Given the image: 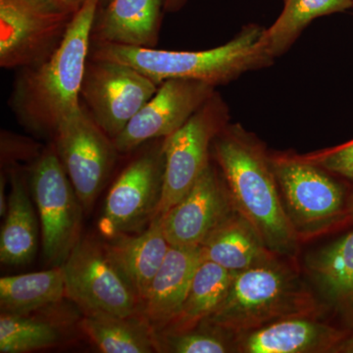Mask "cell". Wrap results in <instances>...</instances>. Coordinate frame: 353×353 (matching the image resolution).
Segmentation results:
<instances>
[{
  "mask_svg": "<svg viewBox=\"0 0 353 353\" xmlns=\"http://www.w3.org/2000/svg\"><path fill=\"white\" fill-rule=\"evenodd\" d=\"M99 4L101 0H87L57 50L43 61L23 68L11 105L28 129L53 134L62 120L83 108L81 88Z\"/></svg>",
  "mask_w": 353,
  "mask_h": 353,
  "instance_id": "1",
  "label": "cell"
},
{
  "mask_svg": "<svg viewBox=\"0 0 353 353\" xmlns=\"http://www.w3.org/2000/svg\"><path fill=\"white\" fill-rule=\"evenodd\" d=\"M212 145L236 212L272 252L296 259L301 239L287 214L271 157L263 146L240 129H223Z\"/></svg>",
  "mask_w": 353,
  "mask_h": 353,
  "instance_id": "2",
  "label": "cell"
},
{
  "mask_svg": "<svg viewBox=\"0 0 353 353\" xmlns=\"http://www.w3.org/2000/svg\"><path fill=\"white\" fill-rule=\"evenodd\" d=\"M326 308L283 257L234 274L227 296L202 323L232 339L292 318L316 317Z\"/></svg>",
  "mask_w": 353,
  "mask_h": 353,
  "instance_id": "3",
  "label": "cell"
},
{
  "mask_svg": "<svg viewBox=\"0 0 353 353\" xmlns=\"http://www.w3.org/2000/svg\"><path fill=\"white\" fill-rule=\"evenodd\" d=\"M262 32L259 28H248L224 46L202 51L158 50L95 43L90 57L129 65L158 85L169 79H190L215 87L270 58L262 44Z\"/></svg>",
  "mask_w": 353,
  "mask_h": 353,
  "instance_id": "4",
  "label": "cell"
},
{
  "mask_svg": "<svg viewBox=\"0 0 353 353\" xmlns=\"http://www.w3.org/2000/svg\"><path fill=\"white\" fill-rule=\"evenodd\" d=\"M285 211L301 241L338 232L350 190L305 158L271 157Z\"/></svg>",
  "mask_w": 353,
  "mask_h": 353,
  "instance_id": "5",
  "label": "cell"
},
{
  "mask_svg": "<svg viewBox=\"0 0 353 353\" xmlns=\"http://www.w3.org/2000/svg\"><path fill=\"white\" fill-rule=\"evenodd\" d=\"M61 267L65 296L78 304L85 314H143L138 296L109 256L103 243L82 236Z\"/></svg>",
  "mask_w": 353,
  "mask_h": 353,
  "instance_id": "6",
  "label": "cell"
},
{
  "mask_svg": "<svg viewBox=\"0 0 353 353\" xmlns=\"http://www.w3.org/2000/svg\"><path fill=\"white\" fill-rule=\"evenodd\" d=\"M31 185L44 259L53 266H61L82 238L83 208L53 145L32 165Z\"/></svg>",
  "mask_w": 353,
  "mask_h": 353,
  "instance_id": "7",
  "label": "cell"
},
{
  "mask_svg": "<svg viewBox=\"0 0 353 353\" xmlns=\"http://www.w3.org/2000/svg\"><path fill=\"white\" fill-rule=\"evenodd\" d=\"M74 15L48 0H0V66L26 68L43 61Z\"/></svg>",
  "mask_w": 353,
  "mask_h": 353,
  "instance_id": "8",
  "label": "cell"
},
{
  "mask_svg": "<svg viewBox=\"0 0 353 353\" xmlns=\"http://www.w3.org/2000/svg\"><path fill=\"white\" fill-rule=\"evenodd\" d=\"M162 143L128 165L106 197L99 231L108 239L145 231L159 216L163 192Z\"/></svg>",
  "mask_w": 353,
  "mask_h": 353,
  "instance_id": "9",
  "label": "cell"
},
{
  "mask_svg": "<svg viewBox=\"0 0 353 353\" xmlns=\"http://www.w3.org/2000/svg\"><path fill=\"white\" fill-rule=\"evenodd\" d=\"M159 87L129 65L112 60H88L81 97L92 119L112 139L150 101Z\"/></svg>",
  "mask_w": 353,
  "mask_h": 353,
  "instance_id": "10",
  "label": "cell"
},
{
  "mask_svg": "<svg viewBox=\"0 0 353 353\" xmlns=\"http://www.w3.org/2000/svg\"><path fill=\"white\" fill-rule=\"evenodd\" d=\"M55 152L83 209L90 210L108 182L118 150L85 108L65 118L53 132Z\"/></svg>",
  "mask_w": 353,
  "mask_h": 353,
  "instance_id": "11",
  "label": "cell"
},
{
  "mask_svg": "<svg viewBox=\"0 0 353 353\" xmlns=\"http://www.w3.org/2000/svg\"><path fill=\"white\" fill-rule=\"evenodd\" d=\"M225 114L214 95L178 131L162 141L163 192L159 216L183 199L208 169L210 146L224 129Z\"/></svg>",
  "mask_w": 353,
  "mask_h": 353,
  "instance_id": "12",
  "label": "cell"
},
{
  "mask_svg": "<svg viewBox=\"0 0 353 353\" xmlns=\"http://www.w3.org/2000/svg\"><path fill=\"white\" fill-rule=\"evenodd\" d=\"M214 85L190 79H169L114 139L118 152L126 154L145 141L165 139L178 131L213 97Z\"/></svg>",
  "mask_w": 353,
  "mask_h": 353,
  "instance_id": "13",
  "label": "cell"
},
{
  "mask_svg": "<svg viewBox=\"0 0 353 353\" xmlns=\"http://www.w3.org/2000/svg\"><path fill=\"white\" fill-rule=\"evenodd\" d=\"M236 212L224 178L209 165L190 192L161 216L170 245L201 246Z\"/></svg>",
  "mask_w": 353,
  "mask_h": 353,
  "instance_id": "14",
  "label": "cell"
},
{
  "mask_svg": "<svg viewBox=\"0 0 353 353\" xmlns=\"http://www.w3.org/2000/svg\"><path fill=\"white\" fill-rule=\"evenodd\" d=\"M352 332L319 318H292L234 338L239 353H336Z\"/></svg>",
  "mask_w": 353,
  "mask_h": 353,
  "instance_id": "15",
  "label": "cell"
},
{
  "mask_svg": "<svg viewBox=\"0 0 353 353\" xmlns=\"http://www.w3.org/2000/svg\"><path fill=\"white\" fill-rule=\"evenodd\" d=\"M305 269L326 310L333 313L340 326L353 333V228L309 253Z\"/></svg>",
  "mask_w": 353,
  "mask_h": 353,
  "instance_id": "16",
  "label": "cell"
},
{
  "mask_svg": "<svg viewBox=\"0 0 353 353\" xmlns=\"http://www.w3.org/2000/svg\"><path fill=\"white\" fill-rule=\"evenodd\" d=\"M201 261V246L169 248L143 306V314L155 332L166 328L180 313Z\"/></svg>",
  "mask_w": 353,
  "mask_h": 353,
  "instance_id": "17",
  "label": "cell"
},
{
  "mask_svg": "<svg viewBox=\"0 0 353 353\" xmlns=\"http://www.w3.org/2000/svg\"><path fill=\"white\" fill-rule=\"evenodd\" d=\"M103 243L143 306L153 279L170 248L162 229L161 216L141 233L119 234Z\"/></svg>",
  "mask_w": 353,
  "mask_h": 353,
  "instance_id": "18",
  "label": "cell"
},
{
  "mask_svg": "<svg viewBox=\"0 0 353 353\" xmlns=\"http://www.w3.org/2000/svg\"><path fill=\"white\" fill-rule=\"evenodd\" d=\"M163 8L164 0H110L95 19L94 41L154 48Z\"/></svg>",
  "mask_w": 353,
  "mask_h": 353,
  "instance_id": "19",
  "label": "cell"
},
{
  "mask_svg": "<svg viewBox=\"0 0 353 353\" xmlns=\"http://www.w3.org/2000/svg\"><path fill=\"white\" fill-rule=\"evenodd\" d=\"M201 248L202 259L234 274L281 257L265 245L254 228L238 212L216 229Z\"/></svg>",
  "mask_w": 353,
  "mask_h": 353,
  "instance_id": "20",
  "label": "cell"
},
{
  "mask_svg": "<svg viewBox=\"0 0 353 353\" xmlns=\"http://www.w3.org/2000/svg\"><path fill=\"white\" fill-rule=\"evenodd\" d=\"M18 172L11 173L8 209L0 234V261L9 266L29 264L39 246V221Z\"/></svg>",
  "mask_w": 353,
  "mask_h": 353,
  "instance_id": "21",
  "label": "cell"
},
{
  "mask_svg": "<svg viewBox=\"0 0 353 353\" xmlns=\"http://www.w3.org/2000/svg\"><path fill=\"white\" fill-rule=\"evenodd\" d=\"M82 329L101 352H158L154 329L143 314H85Z\"/></svg>",
  "mask_w": 353,
  "mask_h": 353,
  "instance_id": "22",
  "label": "cell"
},
{
  "mask_svg": "<svg viewBox=\"0 0 353 353\" xmlns=\"http://www.w3.org/2000/svg\"><path fill=\"white\" fill-rule=\"evenodd\" d=\"M234 277L231 271L202 259L180 313L166 328L158 332H183L199 327L219 307Z\"/></svg>",
  "mask_w": 353,
  "mask_h": 353,
  "instance_id": "23",
  "label": "cell"
},
{
  "mask_svg": "<svg viewBox=\"0 0 353 353\" xmlns=\"http://www.w3.org/2000/svg\"><path fill=\"white\" fill-rule=\"evenodd\" d=\"M64 296L65 280L61 266L0 279L1 313L31 314L59 303Z\"/></svg>",
  "mask_w": 353,
  "mask_h": 353,
  "instance_id": "24",
  "label": "cell"
},
{
  "mask_svg": "<svg viewBox=\"0 0 353 353\" xmlns=\"http://www.w3.org/2000/svg\"><path fill=\"white\" fill-rule=\"evenodd\" d=\"M284 9L269 29L262 32L261 41L269 57L285 50L304 28L316 18L343 12L353 7V0H284Z\"/></svg>",
  "mask_w": 353,
  "mask_h": 353,
  "instance_id": "25",
  "label": "cell"
},
{
  "mask_svg": "<svg viewBox=\"0 0 353 353\" xmlns=\"http://www.w3.org/2000/svg\"><path fill=\"white\" fill-rule=\"evenodd\" d=\"M62 332L57 325L30 314L0 316V352L26 353L52 347L59 343Z\"/></svg>",
  "mask_w": 353,
  "mask_h": 353,
  "instance_id": "26",
  "label": "cell"
},
{
  "mask_svg": "<svg viewBox=\"0 0 353 353\" xmlns=\"http://www.w3.org/2000/svg\"><path fill=\"white\" fill-rule=\"evenodd\" d=\"M158 352H236L233 339L218 329L201 323L196 328L183 332H155Z\"/></svg>",
  "mask_w": 353,
  "mask_h": 353,
  "instance_id": "27",
  "label": "cell"
},
{
  "mask_svg": "<svg viewBox=\"0 0 353 353\" xmlns=\"http://www.w3.org/2000/svg\"><path fill=\"white\" fill-rule=\"evenodd\" d=\"M303 157L333 175L353 183V139L336 148Z\"/></svg>",
  "mask_w": 353,
  "mask_h": 353,
  "instance_id": "28",
  "label": "cell"
},
{
  "mask_svg": "<svg viewBox=\"0 0 353 353\" xmlns=\"http://www.w3.org/2000/svg\"><path fill=\"white\" fill-rule=\"evenodd\" d=\"M352 228H353V188L350 190L347 208H345V214H343L340 225H339L338 232L345 231V230L352 229Z\"/></svg>",
  "mask_w": 353,
  "mask_h": 353,
  "instance_id": "29",
  "label": "cell"
},
{
  "mask_svg": "<svg viewBox=\"0 0 353 353\" xmlns=\"http://www.w3.org/2000/svg\"><path fill=\"white\" fill-rule=\"evenodd\" d=\"M58 8L71 14H76L82 8L87 0H48Z\"/></svg>",
  "mask_w": 353,
  "mask_h": 353,
  "instance_id": "30",
  "label": "cell"
},
{
  "mask_svg": "<svg viewBox=\"0 0 353 353\" xmlns=\"http://www.w3.org/2000/svg\"><path fill=\"white\" fill-rule=\"evenodd\" d=\"M8 209V199L6 196V179L3 175L0 178V216L6 217Z\"/></svg>",
  "mask_w": 353,
  "mask_h": 353,
  "instance_id": "31",
  "label": "cell"
},
{
  "mask_svg": "<svg viewBox=\"0 0 353 353\" xmlns=\"http://www.w3.org/2000/svg\"><path fill=\"white\" fill-rule=\"evenodd\" d=\"M336 353H353V333L341 343L336 348Z\"/></svg>",
  "mask_w": 353,
  "mask_h": 353,
  "instance_id": "32",
  "label": "cell"
},
{
  "mask_svg": "<svg viewBox=\"0 0 353 353\" xmlns=\"http://www.w3.org/2000/svg\"><path fill=\"white\" fill-rule=\"evenodd\" d=\"M183 0H164L165 10H174L178 8L182 3Z\"/></svg>",
  "mask_w": 353,
  "mask_h": 353,
  "instance_id": "33",
  "label": "cell"
},
{
  "mask_svg": "<svg viewBox=\"0 0 353 353\" xmlns=\"http://www.w3.org/2000/svg\"><path fill=\"white\" fill-rule=\"evenodd\" d=\"M109 1H110V0H101V3H103L104 6H105V4L108 3Z\"/></svg>",
  "mask_w": 353,
  "mask_h": 353,
  "instance_id": "34",
  "label": "cell"
}]
</instances>
